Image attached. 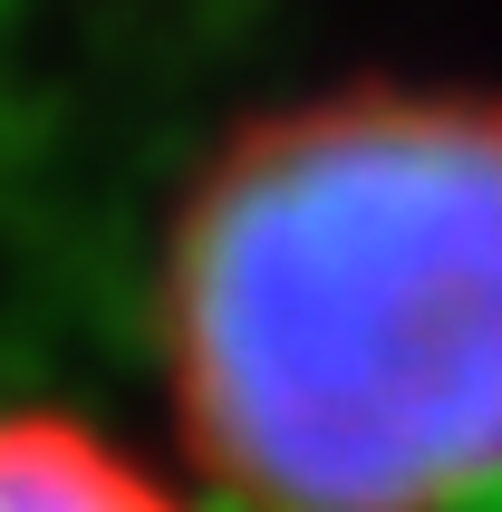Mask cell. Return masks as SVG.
Wrapping results in <instances>:
<instances>
[{
  "instance_id": "6da1fadb",
  "label": "cell",
  "mask_w": 502,
  "mask_h": 512,
  "mask_svg": "<svg viewBox=\"0 0 502 512\" xmlns=\"http://www.w3.org/2000/svg\"><path fill=\"white\" fill-rule=\"evenodd\" d=\"M165 368L242 512L502 493V107L358 87L242 136L165 252Z\"/></svg>"
},
{
  "instance_id": "7a4b0ae2",
  "label": "cell",
  "mask_w": 502,
  "mask_h": 512,
  "mask_svg": "<svg viewBox=\"0 0 502 512\" xmlns=\"http://www.w3.org/2000/svg\"><path fill=\"white\" fill-rule=\"evenodd\" d=\"M0 512H203L78 416H0Z\"/></svg>"
}]
</instances>
